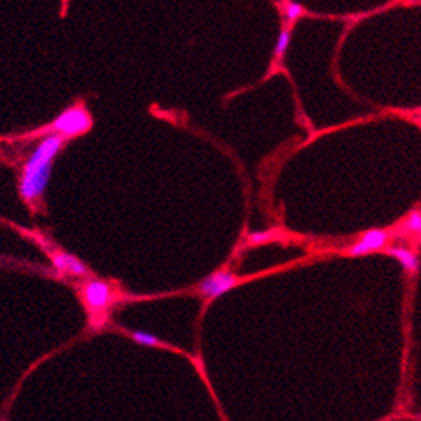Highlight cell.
Here are the masks:
<instances>
[{"label":"cell","instance_id":"obj_1","mask_svg":"<svg viewBox=\"0 0 421 421\" xmlns=\"http://www.w3.org/2000/svg\"><path fill=\"white\" fill-rule=\"evenodd\" d=\"M66 143L67 139L64 136L47 133L42 135L27 158L24 159L17 178V191L19 196L30 208H34L42 200L49 187L56 158L61 155Z\"/></svg>","mask_w":421,"mask_h":421},{"label":"cell","instance_id":"obj_2","mask_svg":"<svg viewBox=\"0 0 421 421\" xmlns=\"http://www.w3.org/2000/svg\"><path fill=\"white\" fill-rule=\"evenodd\" d=\"M78 294L86 312L89 331L103 329L109 322L113 309L126 299L114 282L96 276L81 280Z\"/></svg>","mask_w":421,"mask_h":421},{"label":"cell","instance_id":"obj_3","mask_svg":"<svg viewBox=\"0 0 421 421\" xmlns=\"http://www.w3.org/2000/svg\"><path fill=\"white\" fill-rule=\"evenodd\" d=\"M91 127H93L91 113L82 103H76L74 106H69L62 113L57 114L47 126L39 127V131H35L34 136L56 133V135H61L69 141V139L86 135V133L91 131Z\"/></svg>","mask_w":421,"mask_h":421},{"label":"cell","instance_id":"obj_4","mask_svg":"<svg viewBox=\"0 0 421 421\" xmlns=\"http://www.w3.org/2000/svg\"><path fill=\"white\" fill-rule=\"evenodd\" d=\"M37 244L42 247V250L49 255L50 264L56 269L57 273L61 276H67V277H76V279H87L93 276L91 269L86 265V262H82L79 257H76L74 253L66 252L64 248L54 245L52 242H49L46 237H42L41 233H32Z\"/></svg>","mask_w":421,"mask_h":421},{"label":"cell","instance_id":"obj_5","mask_svg":"<svg viewBox=\"0 0 421 421\" xmlns=\"http://www.w3.org/2000/svg\"><path fill=\"white\" fill-rule=\"evenodd\" d=\"M240 277L235 272L228 269H218L212 272L205 279H202L198 285H196V296H200L203 299L205 305L212 304L216 299L223 297L228 294L230 290H233L235 287H239Z\"/></svg>","mask_w":421,"mask_h":421},{"label":"cell","instance_id":"obj_6","mask_svg":"<svg viewBox=\"0 0 421 421\" xmlns=\"http://www.w3.org/2000/svg\"><path fill=\"white\" fill-rule=\"evenodd\" d=\"M390 239H391V233L388 230H382V228H371V230L362 233L361 239L358 242H354V244L347 248V252H349V255H353V257H362V255H368L371 252L386 248Z\"/></svg>","mask_w":421,"mask_h":421},{"label":"cell","instance_id":"obj_7","mask_svg":"<svg viewBox=\"0 0 421 421\" xmlns=\"http://www.w3.org/2000/svg\"><path fill=\"white\" fill-rule=\"evenodd\" d=\"M118 329L121 331V333H124L127 337H130L131 341H135L136 344H139V346H144V347H156V349H164V351H171V353H176V354H183V356H187L188 359L193 361V358L188 354V353H185L183 349L180 347H175V346H171L170 342L167 341H163V339H159L158 336L155 334H151L148 333V331H139V329H133V331H126L123 327H119Z\"/></svg>","mask_w":421,"mask_h":421},{"label":"cell","instance_id":"obj_8","mask_svg":"<svg viewBox=\"0 0 421 421\" xmlns=\"http://www.w3.org/2000/svg\"><path fill=\"white\" fill-rule=\"evenodd\" d=\"M386 253L396 259L408 273H416L419 270V257L411 248L393 245V247H386Z\"/></svg>","mask_w":421,"mask_h":421},{"label":"cell","instance_id":"obj_9","mask_svg":"<svg viewBox=\"0 0 421 421\" xmlns=\"http://www.w3.org/2000/svg\"><path fill=\"white\" fill-rule=\"evenodd\" d=\"M290 41H292V32L289 27H284L279 32L276 47H273V56H276V59H282V57L285 56L287 49L290 47Z\"/></svg>","mask_w":421,"mask_h":421},{"label":"cell","instance_id":"obj_10","mask_svg":"<svg viewBox=\"0 0 421 421\" xmlns=\"http://www.w3.org/2000/svg\"><path fill=\"white\" fill-rule=\"evenodd\" d=\"M401 225H403L406 233L418 235V237H421V212H419V210H411Z\"/></svg>","mask_w":421,"mask_h":421},{"label":"cell","instance_id":"obj_11","mask_svg":"<svg viewBox=\"0 0 421 421\" xmlns=\"http://www.w3.org/2000/svg\"><path fill=\"white\" fill-rule=\"evenodd\" d=\"M280 9H282V15L285 19V22H289V24H294L297 19L302 15L301 4L292 2V0H284V2L280 4Z\"/></svg>","mask_w":421,"mask_h":421},{"label":"cell","instance_id":"obj_12","mask_svg":"<svg viewBox=\"0 0 421 421\" xmlns=\"http://www.w3.org/2000/svg\"><path fill=\"white\" fill-rule=\"evenodd\" d=\"M277 239V232L276 230H259V232H252L247 235V242L248 245H264L269 244V242Z\"/></svg>","mask_w":421,"mask_h":421},{"label":"cell","instance_id":"obj_13","mask_svg":"<svg viewBox=\"0 0 421 421\" xmlns=\"http://www.w3.org/2000/svg\"><path fill=\"white\" fill-rule=\"evenodd\" d=\"M4 260H7V257H4V255L0 253V262H4Z\"/></svg>","mask_w":421,"mask_h":421}]
</instances>
